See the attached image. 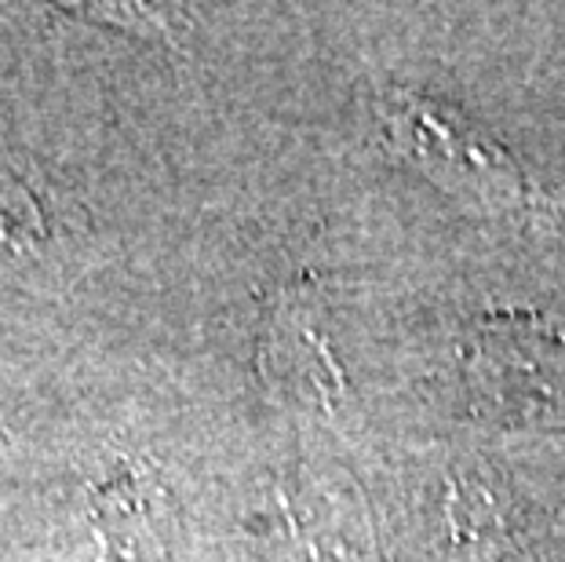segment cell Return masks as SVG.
<instances>
[{"instance_id":"obj_1","label":"cell","mask_w":565,"mask_h":562,"mask_svg":"<svg viewBox=\"0 0 565 562\" xmlns=\"http://www.w3.org/2000/svg\"><path fill=\"white\" fill-rule=\"evenodd\" d=\"M471 402L508 424H565V332L529 315L475 321L460 347Z\"/></svg>"},{"instance_id":"obj_2","label":"cell","mask_w":565,"mask_h":562,"mask_svg":"<svg viewBox=\"0 0 565 562\" xmlns=\"http://www.w3.org/2000/svg\"><path fill=\"white\" fill-rule=\"evenodd\" d=\"M391 125L416 165H424L449 190H467L486 205H508L522 190V176L508 153L492 147L482 131L456 121L452 110L445 114L427 99H402Z\"/></svg>"}]
</instances>
